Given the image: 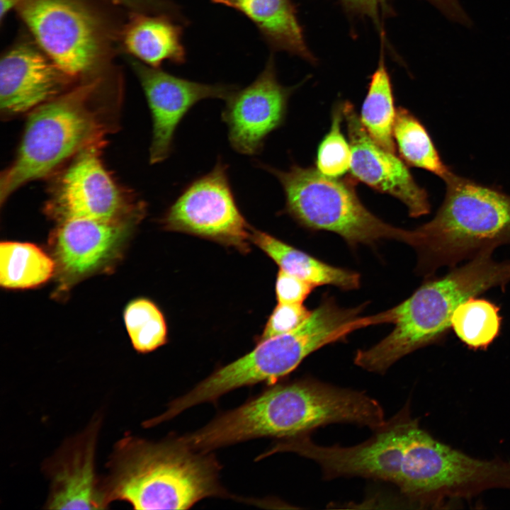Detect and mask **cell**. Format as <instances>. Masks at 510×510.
I'll list each match as a JSON object with an SVG mask.
<instances>
[{
  "mask_svg": "<svg viewBox=\"0 0 510 510\" xmlns=\"http://www.w3.org/2000/svg\"><path fill=\"white\" fill-rule=\"evenodd\" d=\"M451 328L468 348L486 350L499 336L502 317L494 303L476 297L461 302L451 317Z\"/></svg>",
  "mask_w": 510,
  "mask_h": 510,
  "instance_id": "603a6c76",
  "label": "cell"
},
{
  "mask_svg": "<svg viewBox=\"0 0 510 510\" xmlns=\"http://www.w3.org/2000/svg\"><path fill=\"white\" fill-rule=\"evenodd\" d=\"M39 47L66 75L92 73L103 55L100 25L74 0H21L16 7Z\"/></svg>",
  "mask_w": 510,
  "mask_h": 510,
  "instance_id": "ba28073f",
  "label": "cell"
},
{
  "mask_svg": "<svg viewBox=\"0 0 510 510\" xmlns=\"http://www.w3.org/2000/svg\"><path fill=\"white\" fill-rule=\"evenodd\" d=\"M430 1L449 19L463 25L469 23V18L458 0Z\"/></svg>",
  "mask_w": 510,
  "mask_h": 510,
  "instance_id": "f1b7e54d",
  "label": "cell"
},
{
  "mask_svg": "<svg viewBox=\"0 0 510 510\" xmlns=\"http://www.w3.org/2000/svg\"><path fill=\"white\" fill-rule=\"evenodd\" d=\"M291 92L278 82L272 57L251 84L233 91L221 115L232 148L244 155L259 154L268 136L283 124Z\"/></svg>",
  "mask_w": 510,
  "mask_h": 510,
  "instance_id": "7c38bea8",
  "label": "cell"
},
{
  "mask_svg": "<svg viewBox=\"0 0 510 510\" xmlns=\"http://www.w3.org/2000/svg\"><path fill=\"white\" fill-rule=\"evenodd\" d=\"M137 11H162L169 14L176 12L177 7L166 0H115Z\"/></svg>",
  "mask_w": 510,
  "mask_h": 510,
  "instance_id": "83f0119b",
  "label": "cell"
},
{
  "mask_svg": "<svg viewBox=\"0 0 510 510\" xmlns=\"http://www.w3.org/2000/svg\"><path fill=\"white\" fill-rule=\"evenodd\" d=\"M101 418L96 416L86 428L68 438L47 459L44 470L50 479L45 508L103 509L107 506L95 470V455Z\"/></svg>",
  "mask_w": 510,
  "mask_h": 510,
  "instance_id": "5bb4252c",
  "label": "cell"
},
{
  "mask_svg": "<svg viewBox=\"0 0 510 510\" xmlns=\"http://www.w3.org/2000/svg\"><path fill=\"white\" fill-rule=\"evenodd\" d=\"M485 250L445 276L422 284L399 305L373 315L375 324L391 323L392 332L371 347L358 350L354 363L370 372L385 373L410 353L443 339L451 317L463 302L510 283V260L497 261Z\"/></svg>",
  "mask_w": 510,
  "mask_h": 510,
  "instance_id": "3957f363",
  "label": "cell"
},
{
  "mask_svg": "<svg viewBox=\"0 0 510 510\" xmlns=\"http://www.w3.org/2000/svg\"><path fill=\"white\" fill-rule=\"evenodd\" d=\"M386 419L380 404L366 392L305 378L268 385L237 408L184 436L201 452L257 438L288 439L317 428L348 423L374 431Z\"/></svg>",
  "mask_w": 510,
  "mask_h": 510,
  "instance_id": "6da1fadb",
  "label": "cell"
},
{
  "mask_svg": "<svg viewBox=\"0 0 510 510\" xmlns=\"http://www.w3.org/2000/svg\"><path fill=\"white\" fill-rule=\"evenodd\" d=\"M164 228L213 240L249 251L251 228L232 192L228 166L218 159L213 169L189 183L161 220Z\"/></svg>",
  "mask_w": 510,
  "mask_h": 510,
  "instance_id": "9c48e42d",
  "label": "cell"
},
{
  "mask_svg": "<svg viewBox=\"0 0 510 510\" xmlns=\"http://www.w3.org/2000/svg\"><path fill=\"white\" fill-rule=\"evenodd\" d=\"M131 64L152 115V135L149 157L152 164L169 157L176 128L191 108L206 98L226 100L237 88L232 85L193 81L137 60H132Z\"/></svg>",
  "mask_w": 510,
  "mask_h": 510,
  "instance_id": "8fae6325",
  "label": "cell"
},
{
  "mask_svg": "<svg viewBox=\"0 0 510 510\" xmlns=\"http://www.w3.org/2000/svg\"><path fill=\"white\" fill-rule=\"evenodd\" d=\"M251 242L283 270L314 286L332 285L344 290L359 288L360 275L329 265L266 232L252 229Z\"/></svg>",
  "mask_w": 510,
  "mask_h": 510,
  "instance_id": "d6986e66",
  "label": "cell"
},
{
  "mask_svg": "<svg viewBox=\"0 0 510 510\" xmlns=\"http://www.w3.org/2000/svg\"><path fill=\"white\" fill-rule=\"evenodd\" d=\"M55 261L38 246L5 242L0 245V283L6 288L26 289L47 281Z\"/></svg>",
  "mask_w": 510,
  "mask_h": 510,
  "instance_id": "ffe728a7",
  "label": "cell"
},
{
  "mask_svg": "<svg viewBox=\"0 0 510 510\" xmlns=\"http://www.w3.org/2000/svg\"><path fill=\"white\" fill-rule=\"evenodd\" d=\"M343 114L351 149L353 177L399 199L407 206L410 217L428 214L431 205L427 192L415 181L404 162L370 136L352 104H343Z\"/></svg>",
  "mask_w": 510,
  "mask_h": 510,
  "instance_id": "4fadbf2b",
  "label": "cell"
},
{
  "mask_svg": "<svg viewBox=\"0 0 510 510\" xmlns=\"http://www.w3.org/2000/svg\"><path fill=\"white\" fill-rule=\"evenodd\" d=\"M435 216L414 229L417 271L429 278L485 250L510 245V195L451 171Z\"/></svg>",
  "mask_w": 510,
  "mask_h": 510,
  "instance_id": "5b68a950",
  "label": "cell"
},
{
  "mask_svg": "<svg viewBox=\"0 0 510 510\" xmlns=\"http://www.w3.org/2000/svg\"><path fill=\"white\" fill-rule=\"evenodd\" d=\"M364 305L339 306L325 295L310 316L291 332L258 342L250 352L216 369L183 396L186 406L215 402L223 395L258 383H277L310 354L319 348L344 340L354 331L371 325L362 317Z\"/></svg>",
  "mask_w": 510,
  "mask_h": 510,
  "instance_id": "8992f818",
  "label": "cell"
},
{
  "mask_svg": "<svg viewBox=\"0 0 510 510\" xmlns=\"http://www.w3.org/2000/svg\"><path fill=\"white\" fill-rule=\"evenodd\" d=\"M315 288L314 285L279 268L276 280L278 303H302Z\"/></svg>",
  "mask_w": 510,
  "mask_h": 510,
  "instance_id": "4316f807",
  "label": "cell"
},
{
  "mask_svg": "<svg viewBox=\"0 0 510 510\" xmlns=\"http://www.w3.org/2000/svg\"><path fill=\"white\" fill-rule=\"evenodd\" d=\"M21 0H0L1 22L6 17L10 11L16 8Z\"/></svg>",
  "mask_w": 510,
  "mask_h": 510,
  "instance_id": "f546056e",
  "label": "cell"
},
{
  "mask_svg": "<svg viewBox=\"0 0 510 510\" xmlns=\"http://www.w3.org/2000/svg\"><path fill=\"white\" fill-rule=\"evenodd\" d=\"M397 109L389 75L382 63L372 76L362 106L361 122L370 136L381 147L396 154L393 126Z\"/></svg>",
  "mask_w": 510,
  "mask_h": 510,
  "instance_id": "7402d4cb",
  "label": "cell"
},
{
  "mask_svg": "<svg viewBox=\"0 0 510 510\" xmlns=\"http://www.w3.org/2000/svg\"><path fill=\"white\" fill-rule=\"evenodd\" d=\"M259 164L278 178L285 194V210L301 226L336 233L351 246L384 239L412 246L414 230L392 226L373 214L351 181L326 176L313 167L293 164L282 171Z\"/></svg>",
  "mask_w": 510,
  "mask_h": 510,
  "instance_id": "52a82bcc",
  "label": "cell"
},
{
  "mask_svg": "<svg viewBox=\"0 0 510 510\" xmlns=\"http://www.w3.org/2000/svg\"><path fill=\"white\" fill-rule=\"evenodd\" d=\"M72 79L41 49L28 44L12 47L0 61L1 117L32 111L67 91Z\"/></svg>",
  "mask_w": 510,
  "mask_h": 510,
  "instance_id": "2e32d148",
  "label": "cell"
},
{
  "mask_svg": "<svg viewBox=\"0 0 510 510\" xmlns=\"http://www.w3.org/2000/svg\"><path fill=\"white\" fill-rule=\"evenodd\" d=\"M393 137L400 154L407 165L429 171L443 180L452 171L441 159L424 125L402 107L396 110Z\"/></svg>",
  "mask_w": 510,
  "mask_h": 510,
  "instance_id": "44dd1931",
  "label": "cell"
},
{
  "mask_svg": "<svg viewBox=\"0 0 510 510\" xmlns=\"http://www.w3.org/2000/svg\"><path fill=\"white\" fill-rule=\"evenodd\" d=\"M183 28L169 16L135 14L123 34L126 50L140 62L159 67L164 61L182 64L186 50Z\"/></svg>",
  "mask_w": 510,
  "mask_h": 510,
  "instance_id": "e0dca14e",
  "label": "cell"
},
{
  "mask_svg": "<svg viewBox=\"0 0 510 510\" xmlns=\"http://www.w3.org/2000/svg\"><path fill=\"white\" fill-rule=\"evenodd\" d=\"M124 319L132 344L137 351L151 352L166 344L165 319L152 302L146 299L131 302L125 309Z\"/></svg>",
  "mask_w": 510,
  "mask_h": 510,
  "instance_id": "cb8c5ba5",
  "label": "cell"
},
{
  "mask_svg": "<svg viewBox=\"0 0 510 510\" xmlns=\"http://www.w3.org/2000/svg\"><path fill=\"white\" fill-rule=\"evenodd\" d=\"M343 118V104L336 105L333 108L329 131L317 149V169L331 178H339L351 169V149L341 129Z\"/></svg>",
  "mask_w": 510,
  "mask_h": 510,
  "instance_id": "d4e9b609",
  "label": "cell"
},
{
  "mask_svg": "<svg viewBox=\"0 0 510 510\" xmlns=\"http://www.w3.org/2000/svg\"><path fill=\"white\" fill-rule=\"evenodd\" d=\"M106 467L100 487L107 506L119 500L136 509H188L201 499L227 494L215 456L191 449L178 437L154 442L125 436L115 443Z\"/></svg>",
  "mask_w": 510,
  "mask_h": 510,
  "instance_id": "7a4b0ae2",
  "label": "cell"
},
{
  "mask_svg": "<svg viewBox=\"0 0 510 510\" xmlns=\"http://www.w3.org/2000/svg\"><path fill=\"white\" fill-rule=\"evenodd\" d=\"M103 144L74 157L50 186L46 210L61 222L74 218L118 221L144 217L146 206L130 199L104 167Z\"/></svg>",
  "mask_w": 510,
  "mask_h": 510,
  "instance_id": "30bf717a",
  "label": "cell"
},
{
  "mask_svg": "<svg viewBox=\"0 0 510 510\" xmlns=\"http://www.w3.org/2000/svg\"><path fill=\"white\" fill-rule=\"evenodd\" d=\"M101 82L99 77L86 80L30 111L16 156L1 175V204L82 150L103 144L119 108L100 97Z\"/></svg>",
  "mask_w": 510,
  "mask_h": 510,
  "instance_id": "277c9868",
  "label": "cell"
},
{
  "mask_svg": "<svg viewBox=\"0 0 510 510\" xmlns=\"http://www.w3.org/2000/svg\"><path fill=\"white\" fill-rule=\"evenodd\" d=\"M118 221L74 218L60 222L51 244L61 276L73 282L110 262L142 220Z\"/></svg>",
  "mask_w": 510,
  "mask_h": 510,
  "instance_id": "9a60e30c",
  "label": "cell"
},
{
  "mask_svg": "<svg viewBox=\"0 0 510 510\" xmlns=\"http://www.w3.org/2000/svg\"><path fill=\"white\" fill-rule=\"evenodd\" d=\"M312 311L302 303H278L258 342L291 332L302 324L310 316Z\"/></svg>",
  "mask_w": 510,
  "mask_h": 510,
  "instance_id": "484cf974",
  "label": "cell"
},
{
  "mask_svg": "<svg viewBox=\"0 0 510 510\" xmlns=\"http://www.w3.org/2000/svg\"><path fill=\"white\" fill-rule=\"evenodd\" d=\"M211 1L243 13L272 47L311 58L291 0Z\"/></svg>",
  "mask_w": 510,
  "mask_h": 510,
  "instance_id": "ac0fdd59",
  "label": "cell"
}]
</instances>
